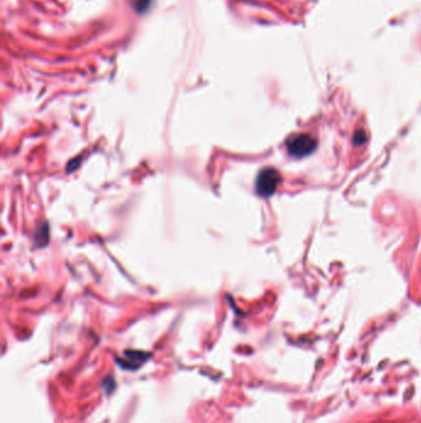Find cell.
I'll list each match as a JSON object with an SVG mask.
<instances>
[{"instance_id": "obj_3", "label": "cell", "mask_w": 421, "mask_h": 423, "mask_svg": "<svg viewBox=\"0 0 421 423\" xmlns=\"http://www.w3.org/2000/svg\"><path fill=\"white\" fill-rule=\"evenodd\" d=\"M136 1V10L139 13H143L145 10H147L149 7V3L151 0H135Z\"/></svg>"}, {"instance_id": "obj_2", "label": "cell", "mask_w": 421, "mask_h": 423, "mask_svg": "<svg viewBox=\"0 0 421 423\" xmlns=\"http://www.w3.org/2000/svg\"><path fill=\"white\" fill-rule=\"evenodd\" d=\"M287 149H288V152L294 157H305L316 149L315 139L308 134L293 135L287 141Z\"/></svg>"}, {"instance_id": "obj_1", "label": "cell", "mask_w": 421, "mask_h": 423, "mask_svg": "<svg viewBox=\"0 0 421 423\" xmlns=\"http://www.w3.org/2000/svg\"><path fill=\"white\" fill-rule=\"evenodd\" d=\"M280 182L282 177L276 168H263L256 179V192L261 197H271L277 191Z\"/></svg>"}]
</instances>
